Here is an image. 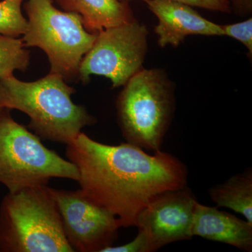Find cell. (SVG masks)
<instances>
[{
	"instance_id": "6da1fadb",
	"label": "cell",
	"mask_w": 252,
	"mask_h": 252,
	"mask_svg": "<svg viewBox=\"0 0 252 252\" xmlns=\"http://www.w3.org/2000/svg\"><path fill=\"white\" fill-rule=\"evenodd\" d=\"M66 157L77 167L81 191L124 228L135 226L158 195L187 187V165L161 150L150 155L127 142L107 145L81 132L67 144Z\"/></svg>"
},
{
	"instance_id": "7a4b0ae2",
	"label": "cell",
	"mask_w": 252,
	"mask_h": 252,
	"mask_svg": "<svg viewBox=\"0 0 252 252\" xmlns=\"http://www.w3.org/2000/svg\"><path fill=\"white\" fill-rule=\"evenodd\" d=\"M75 92L62 77L52 73L32 82L12 75L0 80V106L27 114L28 127L39 138L67 144L84 127L97 122L84 106L72 102Z\"/></svg>"
},
{
	"instance_id": "3957f363",
	"label": "cell",
	"mask_w": 252,
	"mask_h": 252,
	"mask_svg": "<svg viewBox=\"0 0 252 252\" xmlns=\"http://www.w3.org/2000/svg\"><path fill=\"white\" fill-rule=\"evenodd\" d=\"M52 188L9 192L0 205V252H73Z\"/></svg>"
},
{
	"instance_id": "277c9868",
	"label": "cell",
	"mask_w": 252,
	"mask_h": 252,
	"mask_svg": "<svg viewBox=\"0 0 252 252\" xmlns=\"http://www.w3.org/2000/svg\"><path fill=\"white\" fill-rule=\"evenodd\" d=\"M123 87L117 111L124 139L142 149L161 150L175 112V84L164 69L143 68Z\"/></svg>"
},
{
	"instance_id": "5b68a950",
	"label": "cell",
	"mask_w": 252,
	"mask_h": 252,
	"mask_svg": "<svg viewBox=\"0 0 252 252\" xmlns=\"http://www.w3.org/2000/svg\"><path fill=\"white\" fill-rule=\"evenodd\" d=\"M24 7L28 23L22 38L25 45L45 53L50 73L76 82L81 61L97 34L86 31L79 14L58 9L53 0H28Z\"/></svg>"
},
{
	"instance_id": "8992f818",
	"label": "cell",
	"mask_w": 252,
	"mask_h": 252,
	"mask_svg": "<svg viewBox=\"0 0 252 252\" xmlns=\"http://www.w3.org/2000/svg\"><path fill=\"white\" fill-rule=\"evenodd\" d=\"M52 178L77 182V167L46 147L40 138L15 122L9 109L0 112V183L9 192L47 185Z\"/></svg>"
},
{
	"instance_id": "52a82bcc",
	"label": "cell",
	"mask_w": 252,
	"mask_h": 252,
	"mask_svg": "<svg viewBox=\"0 0 252 252\" xmlns=\"http://www.w3.org/2000/svg\"><path fill=\"white\" fill-rule=\"evenodd\" d=\"M148 35L147 26L137 19L99 32L81 61L78 81L86 84L91 76H102L112 81L113 88L124 86L144 68Z\"/></svg>"
},
{
	"instance_id": "ba28073f",
	"label": "cell",
	"mask_w": 252,
	"mask_h": 252,
	"mask_svg": "<svg viewBox=\"0 0 252 252\" xmlns=\"http://www.w3.org/2000/svg\"><path fill=\"white\" fill-rule=\"evenodd\" d=\"M63 229L74 252H102L117 240V217L81 191L52 189Z\"/></svg>"
},
{
	"instance_id": "9c48e42d",
	"label": "cell",
	"mask_w": 252,
	"mask_h": 252,
	"mask_svg": "<svg viewBox=\"0 0 252 252\" xmlns=\"http://www.w3.org/2000/svg\"><path fill=\"white\" fill-rule=\"evenodd\" d=\"M197 203L186 187L160 194L139 214L135 227L145 235L150 252L193 238L191 225Z\"/></svg>"
},
{
	"instance_id": "30bf717a",
	"label": "cell",
	"mask_w": 252,
	"mask_h": 252,
	"mask_svg": "<svg viewBox=\"0 0 252 252\" xmlns=\"http://www.w3.org/2000/svg\"><path fill=\"white\" fill-rule=\"evenodd\" d=\"M142 1L158 21L154 32L160 47H178L189 36H224L220 25L203 17L190 5L173 0Z\"/></svg>"
},
{
	"instance_id": "8fae6325",
	"label": "cell",
	"mask_w": 252,
	"mask_h": 252,
	"mask_svg": "<svg viewBox=\"0 0 252 252\" xmlns=\"http://www.w3.org/2000/svg\"><path fill=\"white\" fill-rule=\"evenodd\" d=\"M191 235L252 251V223L198 202L194 210Z\"/></svg>"
},
{
	"instance_id": "7c38bea8",
	"label": "cell",
	"mask_w": 252,
	"mask_h": 252,
	"mask_svg": "<svg viewBox=\"0 0 252 252\" xmlns=\"http://www.w3.org/2000/svg\"><path fill=\"white\" fill-rule=\"evenodd\" d=\"M56 1L63 11L79 14L86 31L94 34L136 20L129 3L121 0H56Z\"/></svg>"
},
{
	"instance_id": "4fadbf2b",
	"label": "cell",
	"mask_w": 252,
	"mask_h": 252,
	"mask_svg": "<svg viewBox=\"0 0 252 252\" xmlns=\"http://www.w3.org/2000/svg\"><path fill=\"white\" fill-rule=\"evenodd\" d=\"M210 196L217 207H226L241 214L252 223V170L231 176L210 190Z\"/></svg>"
},
{
	"instance_id": "5bb4252c",
	"label": "cell",
	"mask_w": 252,
	"mask_h": 252,
	"mask_svg": "<svg viewBox=\"0 0 252 252\" xmlns=\"http://www.w3.org/2000/svg\"><path fill=\"white\" fill-rule=\"evenodd\" d=\"M22 39L0 34V80L25 72L31 63V54Z\"/></svg>"
},
{
	"instance_id": "9a60e30c",
	"label": "cell",
	"mask_w": 252,
	"mask_h": 252,
	"mask_svg": "<svg viewBox=\"0 0 252 252\" xmlns=\"http://www.w3.org/2000/svg\"><path fill=\"white\" fill-rule=\"evenodd\" d=\"M23 0L0 1V34L18 37L28 28V19L23 16L21 5Z\"/></svg>"
},
{
	"instance_id": "2e32d148",
	"label": "cell",
	"mask_w": 252,
	"mask_h": 252,
	"mask_svg": "<svg viewBox=\"0 0 252 252\" xmlns=\"http://www.w3.org/2000/svg\"><path fill=\"white\" fill-rule=\"evenodd\" d=\"M224 36L240 41L248 50L249 58L252 57V18L233 24L220 25Z\"/></svg>"
},
{
	"instance_id": "e0dca14e",
	"label": "cell",
	"mask_w": 252,
	"mask_h": 252,
	"mask_svg": "<svg viewBox=\"0 0 252 252\" xmlns=\"http://www.w3.org/2000/svg\"><path fill=\"white\" fill-rule=\"evenodd\" d=\"M102 252H150V248L145 235L138 231V234L130 243L121 246L108 247Z\"/></svg>"
},
{
	"instance_id": "ac0fdd59",
	"label": "cell",
	"mask_w": 252,
	"mask_h": 252,
	"mask_svg": "<svg viewBox=\"0 0 252 252\" xmlns=\"http://www.w3.org/2000/svg\"><path fill=\"white\" fill-rule=\"evenodd\" d=\"M125 2H130L132 0H121ZM180 1L192 6L202 8L210 11H219L221 13H230L231 7L228 0H173Z\"/></svg>"
},
{
	"instance_id": "d6986e66",
	"label": "cell",
	"mask_w": 252,
	"mask_h": 252,
	"mask_svg": "<svg viewBox=\"0 0 252 252\" xmlns=\"http://www.w3.org/2000/svg\"><path fill=\"white\" fill-rule=\"evenodd\" d=\"M230 7L241 16H247L252 12V0H228Z\"/></svg>"
},
{
	"instance_id": "ffe728a7",
	"label": "cell",
	"mask_w": 252,
	"mask_h": 252,
	"mask_svg": "<svg viewBox=\"0 0 252 252\" xmlns=\"http://www.w3.org/2000/svg\"><path fill=\"white\" fill-rule=\"evenodd\" d=\"M3 109H4V108H2V107H1V106H0V112H1V111H2Z\"/></svg>"
}]
</instances>
